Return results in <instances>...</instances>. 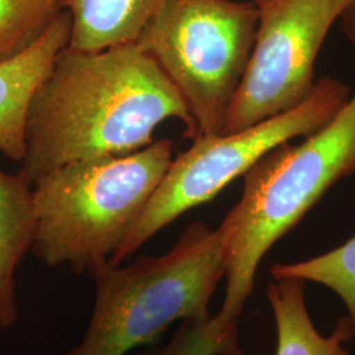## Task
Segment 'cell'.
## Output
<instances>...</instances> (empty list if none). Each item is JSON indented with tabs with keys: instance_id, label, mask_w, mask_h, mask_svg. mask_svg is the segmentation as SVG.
<instances>
[{
	"instance_id": "obj_10",
	"label": "cell",
	"mask_w": 355,
	"mask_h": 355,
	"mask_svg": "<svg viewBox=\"0 0 355 355\" xmlns=\"http://www.w3.org/2000/svg\"><path fill=\"white\" fill-rule=\"evenodd\" d=\"M164 0H62L71 16L70 48L96 51L136 42Z\"/></svg>"
},
{
	"instance_id": "obj_15",
	"label": "cell",
	"mask_w": 355,
	"mask_h": 355,
	"mask_svg": "<svg viewBox=\"0 0 355 355\" xmlns=\"http://www.w3.org/2000/svg\"><path fill=\"white\" fill-rule=\"evenodd\" d=\"M340 20L346 37L355 42V0H347V7Z\"/></svg>"
},
{
	"instance_id": "obj_7",
	"label": "cell",
	"mask_w": 355,
	"mask_h": 355,
	"mask_svg": "<svg viewBox=\"0 0 355 355\" xmlns=\"http://www.w3.org/2000/svg\"><path fill=\"white\" fill-rule=\"evenodd\" d=\"M347 0H272L259 8L253 51L223 133L288 112L312 95L315 64Z\"/></svg>"
},
{
	"instance_id": "obj_8",
	"label": "cell",
	"mask_w": 355,
	"mask_h": 355,
	"mask_svg": "<svg viewBox=\"0 0 355 355\" xmlns=\"http://www.w3.org/2000/svg\"><path fill=\"white\" fill-rule=\"evenodd\" d=\"M71 16L64 10L28 51L0 64V153L21 162L26 153V116L32 98L57 55L70 44Z\"/></svg>"
},
{
	"instance_id": "obj_1",
	"label": "cell",
	"mask_w": 355,
	"mask_h": 355,
	"mask_svg": "<svg viewBox=\"0 0 355 355\" xmlns=\"http://www.w3.org/2000/svg\"><path fill=\"white\" fill-rule=\"evenodd\" d=\"M168 119L198 130L175 86L137 42L103 51L66 46L36 89L20 174L33 184L60 166L137 152Z\"/></svg>"
},
{
	"instance_id": "obj_11",
	"label": "cell",
	"mask_w": 355,
	"mask_h": 355,
	"mask_svg": "<svg viewBox=\"0 0 355 355\" xmlns=\"http://www.w3.org/2000/svg\"><path fill=\"white\" fill-rule=\"evenodd\" d=\"M267 297L277 324V355H338L341 345L355 336L350 318L338 321L329 337L315 328L305 303V282L295 278L268 283Z\"/></svg>"
},
{
	"instance_id": "obj_5",
	"label": "cell",
	"mask_w": 355,
	"mask_h": 355,
	"mask_svg": "<svg viewBox=\"0 0 355 355\" xmlns=\"http://www.w3.org/2000/svg\"><path fill=\"white\" fill-rule=\"evenodd\" d=\"M258 20L252 1L164 0L137 38L180 94L198 136L224 132Z\"/></svg>"
},
{
	"instance_id": "obj_2",
	"label": "cell",
	"mask_w": 355,
	"mask_h": 355,
	"mask_svg": "<svg viewBox=\"0 0 355 355\" xmlns=\"http://www.w3.org/2000/svg\"><path fill=\"white\" fill-rule=\"evenodd\" d=\"M292 141V140H291ZM283 142L243 174L241 199L218 227L225 245V297L217 318L239 325L267 252L324 193L355 174V94L325 127Z\"/></svg>"
},
{
	"instance_id": "obj_9",
	"label": "cell",
	"mask_w": 355,
	"mask_h": 355,
	"mask_svg": "<svg viewBox=\"0 0 355 355\" xmlns=\"http://www.w3.org/2000/svg\"><path fill=\"white\" fill-rule=\"evenodd\" d=\"M36 216L32 184L20 173L0 168V329L17 321L15 274L32 249Z\"/></svg>"
},
{
	"instance_id": "obj_3",
	"label": "cell",
	"mask_w": 355,
	"mask_h": 355,
	"mask_svg": "<svg viewBox=\"0 0 355 355\" xmlns=\"http://www.w3.org/2000/svg\"><path fill=\"white\" fill-rule=\"evenodd\" d=\"M171 140L60 166L32 184L35 255L91 277L137 225L173 161Z\"/></svg>"
},
{
	"instance_id": "obj_12",
	"label": "cell",
	"mask_w": 355,
	"mask_h": 355,
	"mask_svg": "<svg viewBox=\"0 0 355 355\" xmlns=\"http://www.w3.org/2000/svg\"><path fill=\"white\" fill-rule=\"evenodd\" d=\"M272 279L295 278L315 282L340 296L355 327V237L315 258L277 263L270 268Z\"/></svg>"
},
{
	"instance_id": "obj_4",
	"label": "cell",
	"mask_w": 355,
	"mask_h": 355,
	"mask_svg": "<svg viewBox=\"0 0 355 355\" xmlns=\"http://www.w3.org/2000/svg\"><path fill=\"white\" fill-rule=\"evenodd\" d=\"M224 275L223 232L202 221L184 229L167 253L141 255L125 266L107 263L92 275L95 304L87 330L64 355H127L175 321L209 318Z\"/></svg>"
},
{
	"instance_id": "obj_17",
	"label": "cell",
	"mask_w": 355,
	"mask_h": 355,
	"mask_svg": "<svg viewBox=\"0 0 355 355\" xmlns=\"http://www.w3.org/2000/svg\"><path fill=\"white\" fill-rule=\"evenodd\" d=\"M338 355H352L346 349H343V347H341V350L338 352Z\"/></svg>"
},
{
	"instance_id": "obj_13",
	"label": "cell",
	"mask_w": 355,
	"mask_h": 355,
	"mask_svg": "<svg viewBox=\"0 0 355 355\" xmlns=\"http://www.w3.org/2000/svg\"><path fill=\"white\" fill-rule=\"evenodd\" d=\"M64 10L62 0H0V64L35 45Z\"/></svg>"
},
{
	"instance_id": "obj_6",
	"label": "cell",
	"mask_w": 355,
	"mask_h": 355,
	"mask_svg": "<svg viewBox=\"0 0 355 355\" xmlns=\"http://www.w3.org/2000/svg\"><path fill=\"white\" fill-rule=\"evenodd\" d=\"M350 87L324 76L312 95L288 112L233 133L200 135L173 158L137 225L110 261L121 265L159 230L184 212L208 203L234 179L280 144L306 137L325 127L350 99Z\"/></svg>"
},
{
	"instance_id": "obj_14",
	"label": "cell",
	"mask_w": 355,
	"mask_h": 355,
	"mask_svg": "<svg viewBox=\"0 0 355 355\" xmlns=\"http://www.w3.org/2000/svg\"><path fill=\"white\" fill-rule=\"evenodd\" d=\"M239 325L217 316L180 321L173 338L144 355H242Z\"/></svg>"
},
{
	"instance_id": "obj_16",
	"label": "cell",
	"mask_w": 355,
	"mask_h": 355,
	"mask_svg": "<svg viewBox=\"0 0 355 355\" xmlns=\"http://www.w3.org/2000/svg\"><path fill=\"white\" fill-rule=\"evenodd\" d=\"M253 4H255L258 8H261V7H263V6H266L268 4L270 1H272V0H250Z\"/></svg>"
}]
</instances>
